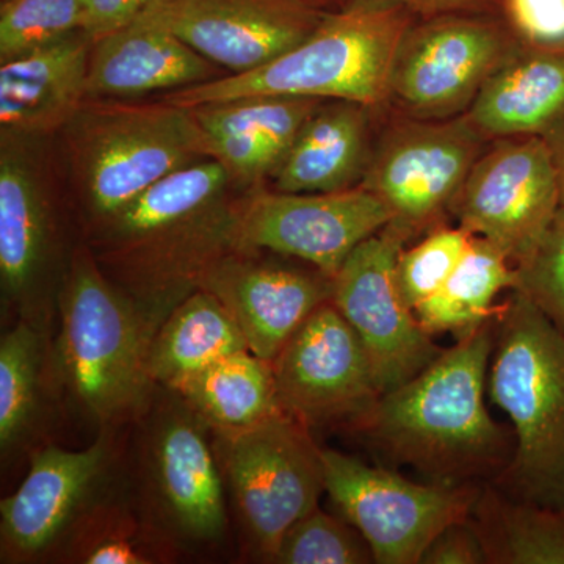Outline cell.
I'll use <instances>...</instances> for the list:
<instances>
[{"label": "cell", "instance_id": "6da1fadb", "mask_svg": "<svg viewBox=\"0 0 564 564\" xmlns=\"http://www.w3.org/2000/svg\"><path fill=\"white\" fill-rule=\"evenodd\" d=\"M248 192L207 159L163 177L82 240L155 336L218 262L242 250Z\"/></svg>", "mask_w": 564, "mask_h": 564}, {"label": "cell", "instance_id": "7a4b0ae2", "mask_svg": "<svg viewBox=\"0 0 564 564\" xmlns=\"http://www.w3.org/2000/svg\"><path fill=\"white\" fill-rule=\"evenodd\" d=\"M496 321L497 315L413 380L380 395L347 432L429 484H494L516 444L513 429L497 422L485 403Z\"/></svg>", "mask_w": 564, "mask_h": 564}, {"label": "cell", "instance_id": "3957f363", "mask_svg": "<svg viewBox=\"0 0 564 564\" xmlns=\"http://www.w3.org/2000/svg\"><path fill=\"white\" fill-rule=\"evenodd\" d=\"M154 333L101 272L84 240L58 304L52 362L63 408L96 432L129 429L150 406Z\"/></svg>", "mask_w": 564, "mask_h": 564}, {"label": "cell", "instance_id": "277c9868", "mask_svg": "<svg viewBox=\"0 0 564 564\" xmlns=\"http://www.w3.org/2000/svg\"><path fill=\"white\" fill-rule=\"evenodd\" d=\"M58 135L82 237L163 177L212 159L192 109L162 99H87Z\"/></svg>", "mask_w": 564, "mask_h": 564}, {"label": "cell", "instance_id": "5b68a950", "mask_svg": "<svg viewBox=\"0 0 564 564\" xmlns=\"http://www.w3.org/2000/svg\"><path fill=\"white\" fill-rule=\"evenodd\" d=\"M415 20L389 0H350L262 68L165 93L161 99L195 107L245 96H296L384 109L393 61Z\"/></svg>", "mask_w": 564, "mask_h": 564}, {"label": "cell", "instance_id": "8992f818", "mask_svg": "<svg viewBox=\"0 0 564 564\" xmlns=\"http://www.w3.org/2000/svg\"><path fill=\"white\" fill-rule=\"evenodd\" d=\"M488 393L510 419L516 443L492 485L564 510V334L518 291L497 314Z\"/></svg>", "mask_w": 564, "mask_h": 564}, {"label": "cell", "instance_id": "52a82bcc", "mask_svg": "<svg viewBox=\"0 0 564 564\" xmlns=\"http://www.w3.org/2000/svg\"><path fill=\"white\" fill-rule=\"evenodd\" d=\"M55 137L0 133V300L2 322L32 323L54 336L63 285L82 231L62 191Z\"/></svg>", "mask_w": 564, "mask_h": 564}, {"label": "cell", "instance_id": "ba28073f", "mask_svg": "<svg viewBox=\"0 0 564 564\" xmlns=\"http://www.w3.org/2000/svg\"><path fill=\"white\" fill-rule=\"evenodd\" d=\"M132 429L126 486L133 503L180 556L217 551L229 518L209 426L180 393L158 386Z\"/></svg>", "mask_w": 564, "mask_h": 564}, {"label": "cell", "instance_id": "9c48e42d", "mask_svg": "<svg viewBox=\"0 0 564 564\" xmlns=\"http://www.w3.org/2000/svg\"><path fill=\"white\" fill-rule=\"evenodd\" d=\"M214 443L245 549L272 563L285 532L326 492L322 447L284 413L240 432L214 433Z\"/></svg>", "mask_w": 564, "mask_h": 564}, {"label": "cell", "instance_id": "30bf717a", "mask_svg": "<svg viewBox=\"0 0 564 564\" xmlns=\"http://www.w3.org/2000/svg\"><path fill=\"white\" fill-rule=\"evenodd\" d=\"M126 430H101L87 448L46 444L0 502V562H58L80 522L126 486Z\"/></svg>", "mask_w": 564, "mask_h": 564}, {"label": "cell", "instance_id": "8fae6325", "mask_svg": "<svg viewBox=\"0 0 564 564\" xmlns=\"http://www.w3.org/2000/svg\"><path fill=\"white\" fill-rule=\"evenodd\" d=\"M519 43L500 14L419 18L393 61L384 109L415 120L462 117Z\"/></svg>", "mask_w": 564, "mask_h": 564}, {"label": "cell", "instance_id": "7c38bea8", "mask_svg": "<svg viewBox=\"0 0 564 564\" xmlns=\"http://www.w3.org/2000/svg\"><path fill=\"white\" fill-rule=\"evenodd\" d=\"M359 187L392 212L413 240L445 225L474 163L488 147L467 118L415 120L384 109Z\"/></svg>", "mask_w": 564, "mask_h": 564}, {"label": "cell", "instance_id": "4fadbf2b", "mask_svg": "<svg viewBox=\"0 0 564 564\" xmlns=\"http://www.w3.org/2000/svg\"><path fill=\"white\" fill-rule=\"evenodd\" d=\"M322 458L326 494L378 564H421L437 534L469 519L484 488L414 484L333 448H322Z\"/></svg>", "mask_w": 564, "mask_h": 564}, {"label": "cell", "instance_id": "5bb4252c", "mask_svg": "<svg viewBox=\"0 0 564 564\" xmlns=\"http://www.w3.org/2000/svg\"><path fill=\"white\" fill-rule=\"evenodd\" d=\"M410 242L389 223L364 240L334 276L332 302L358 334L381 395L413 380L444 351L397 288V261Z\"/></svg>", "mask_w": 564, "mask_h": 564}, {"label": "cell", "instance_id": "9a60e30c", "mask_svg": "<svg viewBox=\"0 0 564 564\" xmlns=\"http://www.w3.org/2000/svg\"><path fill=\"white\" fill-rule=\"evenodd\" d=\"M282 413L317 429H348L380 399L358 334L333 302L322 304L272 361Z\"/></svg>", "mask_w": 564, "mask_h": 564}, {"label": "cell", "instance_id": "2e32d148", "mask_svg": "<svg viewBox=\"0 0 564 564\" xmlns=\"http://www.w3.org/2000/svg\"><path fill=\"white\" fill-rule=\"evenodd\" d=\"M560 206L543 139L510 137L489 141L456 195L451 217L516 265L533 250Z\"/></svg>", "mask_w": 564, "mask_h": 564}, {"label": "cell", "instance_id": "e0dca14e", "mask_svg": "<svg viewBox=\"0 0 564 564\" xmlns=\"http://www.w3.org/2000/svg\"><path fill=\"white\" fill-rule=\"evenodd\" d=\"M392 221V212L362 187L333 193L254 188L245 195L240 245L299 259L336 276L356 248Z\"/></svg>", "mask_w": 564, "mask_h": 564}, {"label": "cell", "instance_id": "ac0fdd59", "mask_svg": "<svg viewBox=\"0 0 564 564\" xmlns=\"http://www.w3.org/2000/svg\"><path fill=\"white\" fill-rule=\"evenodd\" d=\"M239 326L248 350L272 362L322 304L332 302L334 278L310 263L265 250H237L204 278Z\"/></svg>", "mask_w": 564, "mask_h": 564}, {"label": "cell", "instance_id": "d6986e66", "mask_svg": "<svg viewBox=\"0 0 564 564\" xmlns=\"http://www.w3.org/2000/svg\"><path fill=\"white\" fill-rule=\"evenodd\" d=\"M148 10L228 76L276 61L328 14L295 0H154Z\"/></svg>", "mask_w": 564, "mask_h": 564}, {"label": "cell", "instance_id": "ffe728a7", "mask_svg": "<svg viewBox=\"0 0 564 564\" xmlns=\"http://www.w3.org/2000/svg\"><path fill=\"white\" fill-rule=\"evenodd\" d=\"M228 76L166 29L150 10L120 31L93 41L88 99L137 101Z\"/></svg>", "mask_w": 564, "mask_h": 564}, {"label": "cell", "instance_id": "44dd1931", "mask_svg": "<svg viewBox=\"0 0 564 564\" xmlns=\"http://www.w3.org/2000/svg\"><path fill=\"white\" fill-rule=\"evenodd\" d=\"M87 32L0 63V133L55 137L87 101Z\"/></svg>", "mask_w": 564, "mask_h": 564}, {"label": "cell", "instance_id": "7402d4cb", "mask_svg": "<svg viewBox=\"0 0 564 564\" xmlns=\"http://www.w3.org/2000/svg\"><path fill=\"white\" fill-rule=\"evenodd\" d=\"M383 109L323 101L304 122L269 184L284 193H333L359 187Z\"/></svg>", "mask_w": 564, "mask_h": 564}, {"label": "cell", "instance_id": "603a6c76", "mask_svg": "<svg viewBox=\"0 0 564 564\" xmlns=\"http://www.w3.org/2000/svg\"><path fill=\"white\" fill-rule=\"evenodd\" d=\"M564 115V46L521 43L464 113L485 140L541 137Z\"/></svg>", "mask_w": 564, "mask_h": 564}, {"label": "cell", "instance_id": "cb8c5ba5", "mask_svg": "<svg viewBox=\"0 0 564 564\" xmlns=\"http://www.w3.org/2000/svg\"><path fill=\"white\" fill-rule=\"evenodd\" d=\"M52 337L29 322L0 337V452L9 463L47 443L63 408L52 362Z\"/></svg>", "mask_w": 564, "mask_h": 564}, {"label": "cell", "instance_id": "d4e9b609", "mask_svg": "<svg viewBox=\"0 0 564 564\" xmlns=\"http://www.w3.org/2000/svg\"><path fill=\"white\" fill-rule=\"evenodd\" d=\"M248 350L239 326L212 293L196 291L170 314L152 339L150 373L155 386L176 389L232 352Z\"/></svg>", "mask_w": 564, "mask_h": 564}, {"label": "cell", "instance_id": "484cf974", "mask_svg": "<svg viewBox=\"0 0 564 564\" xmlns=\"http://www.w3.org/2000/svg\"><path fill=\"white\" fill-rule=\"evenodd\" d=\"M214 433H236L282 414L272 362L250 350L225 356L176 389Z\"/></svg>", "mask_w": 564, "mask_h": 564}, {"label": "cell", "instance_id": "4316f807", "mask_svg": "<svg viewBox=\"0 0 564 564\" xmlns=\"http://www.w3.org/2000/svg\"><path fill=\"white\" fill-rule=\"evenodd\" d=\"M518 276L513 262L488 240L474 236L466 254L440 292L419 304L415 317L426 333L454 334L466 339L489 318L496 317L502 304L494 300L503 291H514Z\"/></svg>", "mask_w": 564, "mask_h": 564}, {"label": "cell", "instance_id": "83f0119b", "mask_svg": "<svg viewBox=\"0 0 564 564\" xmlns=\"http://www.w3.org/2000/svg\"><path fill=\"white\" fill-rule=\"evenodd\" d=\"M488 564H564V510L485 485L469 516Z\"/></svg>", "mask_w": 564, "mask_h": 564}, {"label": "cell", "instance_id": "f1b7e54d", "mask_svg": "<svg viewBox=\"0 0 564 564\" xmlns=\"http://www.w3.org/2000/svg\"><path fill=\"white\" fill-rule=\"evenodd\" d=\"M177 558L180 554L144 518L124 486L80 522L58 562L165 564Z\"/></svg>", "mask_w": 564, "mask_h": 564}, {"label": "cell", "instance_id": "f546056e", "mask_svg": "<svg viewBox=\"0 0 564 564\" xmlns=\"http://www.w3.org/2000/svg\"><path fill=\"white\" fill-rule=\"evenodd\" d=\"M323 101L296 96H245L188 107L207 137L245 135L288 154L304 122Z\"/></svg>", "mask_w": 564, "mask_h": 564}, {"label": "cell", "instance_id": "4dcf8cb0", "mask_svg": "<svg viewBox=\"0 0 564 564\" xmlns=\"http://www.w3.org/2000/svg\"><path fill=\"white\" fill-rule=\"evenodd\" d=\"M85 32L82 0H2L0 63Z\"/></svg>", "mask_w": 564, "mask_h": 564}, {"label": "cell", "instance_id": "1f68e13d", "mask_svg": "<svg viewBox=\"0 0 564 564\" xmlns=\"http://www.w3.org/2000/svg\"><path fill=\"white\" fill-rule=\"evenodd\" d=\"M273 564H369L373 552L361 533L321 507L303 516L282 536Z\"/></svg>", "mask_w": 564, "mask_h": 564}, {"label": "cell", "instance_id": "d6a6232c", "mask_svg": "<svg viewBox=\"0 0 564 564\" xmlns=\"http://www.w3.org/2000/svg\"><path fill=\"white\" fill-rule=\"evenodd\" d=\"M473 234L443 225L425 234L421 242L404 248L395 267V281L411 311L443 289L469 248Z\"/></svg>", "mask_w": 564, "mask_h": 564}, {"label": "cell", "instance_id": "836d02e7", "mask_svg": "<svg viewBox=\"0 0 564 564\" xmlns=\"http://www.w3.org/2000/svg\"><path fill=\"white\" fill-rule=\"evenodd\" d=\"M518 285L564 334V206H560L532 251L516 263Z\"/></svg>", "mask_w": 564, "mask_h": 564}, {"label": "cell", "instance_id": "e575fe53", "mask_svg": "<svg viewBox=\"0 0 564 564\" xmlns=\"http://www.w3.org/2000/svg\"><path fill=\"white\" fill-rule=\"evenodd\" d=\"M502 17L524 43L564 46V0H503Z\"/></svg>", "mask_w": 564, "mask_h": 564}, {"label": "cell", "instance_id": "d590c367", "mask_svg": "<svg viewBox=\"0 0 564 564\" xmlns=\"http://www.w3.org/2000/svg\"><path fill=\"white\" fill-rule=\"evenodd\" d=\"M422 564H488L484 544L469 519L448 525L434 538Z\"/></svg>", "mask_w": 564, "mask_h": 564}, {"label": "cell", "instance_id": "8d00e7d4", "mask_svg": "<svg viewBox=\"0 0 564 564\" xmlns=\"http://www.w3.org/2000/svg\"><path fill=\"white\" fill-rule=\"evenodd\" d=\"M154 0H82L85 32L93 41L131 24Z\"/></svg>", "mask_w": 564, "mask_h": 564}, {"label": "cell", "instance_id": "74e56055", "mask_svg": "<svg viewBox=\"0 0 564 564\" xmlns=\"http://www.w3.org/2000/svg\"><path fill=\"white\" fill-rule=\"evenodd\" d=\"M402 6L417 18L441 17V14L478 13L500 14L503 0H389Z\"/></svg>", "mask_w": 564, "mask_h": 564}, {"label": "cell", "instance_id": "f35d334b", "mask_svg": "<svg viewBox=\"0 0 564 564\" xmlns=\"http://www.w3.org/2000/svg\"><path fill=\"white\" fill-rule=\"evenodd\" d=\"M541 139H543L549 155H551L556 184H558L560 203L564 206V115L541 135Z\"/></svg>", "mask_w": 564, "mask_h": 564}, {"label": "cell", "instance_id": "ab89813d", "mask_svg": "<svg viewBox=\"0 0 564 564\" xmlns=\"http://www.w3.org/2000/svg\"><path fill=\"white\" fill-rule=\"evenodd\" d=\"M295 2L303 3V6L311 7V9L332 13V11L344 9L350 0H295Z\"/></svg>", "mask_w": 564, "mask_h": 564}]
</instances>
